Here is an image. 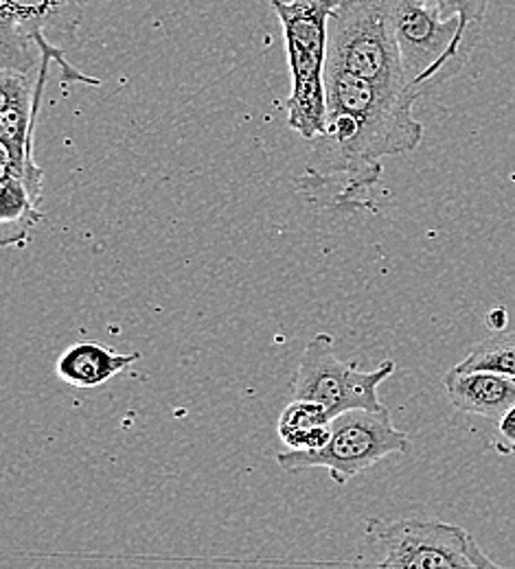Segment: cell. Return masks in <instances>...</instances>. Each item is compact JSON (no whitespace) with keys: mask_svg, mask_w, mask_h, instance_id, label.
I'll return each instance as SVG.
<instances>
[{"mask_svg":"<svg viewBox=\"0 0 515 569\" xmlns=\"http://www.w3.org/2000/svg\"><path fill=\"white\" fill-rule=\"evenodd\" d=\"M327 149H318L296 189L311 202L354 213L367 209L368 189L382 176V158L410 153L424 141L415 97L384 90L327 60Z\"/></svg>","mask_w":515,"mask_h":569,"instance_id":"cell-1","label":"cell"},{"mask_svg":"<svg viewBox=\"0 0 515 569\" xmlns=\"http://www.w3.org/2000/svg\"><path fill=\"white\" fill-rule=\"evenodd\" d=\"M281 20L293 92L286 101L288 126L305 141L327 134L325 71L329 53V20L343 0H268Z\"/></svg>","mask_w":515,"mask_h":569,"instance_id":"cell-2","label":"cell"},{"mask_svg":"<svg viewBox=\"0 0 515 569\" xmlns=\"http://www.w3.org/2000/svg\"><path fill=\"white\" fill-rule=\"evenodd\" d=\"M402 67L413 90L424 97L463 71L481 31L460 18H443L426 0H386Z\"/></svg>","mask_w":515,"mask_h":569,"instance_id":"cell-3","label":"cell"},{"mask_svg":"<svg viewBox=\"0 0 515 569\" xmlns=\"http://www.w3.org/2000/svg\"><path fill=\"white\" fill-rule=\"evenodd\" d=\"M363 563L377 568H498L460 526L370 517L365 523Z\"/></svg>","mask_w":515,"mask_h":569,"instance_id":"cell-4","label":"cell"},{"mask_svg":"<svg viewBox=\"0 0 515 569\" xmlns=\"http://www.w3.org/2000/svg\"><path fill=\"white\" fill-rule=\"evenodd\" d=\"M329 62L370 83L419 99L402 67L386 0H343L329 20Z\"/></svg>","mask_w":515,"mask_h":569,"instance_id":"cell-5","label":"cell"},{"mask_svg":"<svg viewBox=\"0 0 515 569\" xmlns=\"http://www.w3.org/2000/svg\"><path fill=\"white\" fill-rule=\"evenodd\" d=\"M408 433L393 426L388 410H347L331 419L329 438L320 449L298 451L288 449L277 456L286 471L327 469L336 485H347L379 460L408 453Z\"/></svg>","mask_w":515,"mask_h":569,"instance_id":"cell-6","label":"cell"},{"mask_svg":"<svg viewBox=\"0 0 515 569\" xmlns=\"http://www.w3.org/2000/svg\"><path fill=\"white\" fill-rule=\"evenodd\" d=\"M395 368V361L386 359L375 370H360L358 363L336 356L334 336L316 333L298 361L293 395L295 399L320 403L331 419L356 408L379 412L386 406L379 401L377 388Z\"/></svg>","mask_w":515,"mask_h":569,"instance_id":"cell-7","label":"cell"},{"mask_svg":"<svg viewBox=\"0 0 515 569\" xmlns=\"http://www.w3.org/2000/svg\"><path fill=\"white\" fill-rule=\"evenodd\" d=\"M88 0H0V44L27 42L44 36L58 49L77 40Z\"/></svg>","mask_w":515,"mask_h":569,"instance_id":"cell-8","label":"cell"},{"mask_svg":"<svg viewBox=\"0 0 515 569\" xmlns=\"http://www.w3.org/2000/svg\"><path fill=\"white\" fill-rule=\"evenodd\" d=\"M449 403L465 415L501 421L515 403V379L489 370H456L443 377Z\"/></svg>","mask_w":515,"mask_h":569,"instance_id":"cell-9","label":"cell"},{"mask_svg":"<svg viewBox=\"0 0 515 569\" xmlns=\"http://www.w3.org/2000/svg\"><path fill=\"white\" fill-rule=\"evenodd\" d=\"M141 359V353H117L110 347H103L92 340L77 342L69 347L56 363L58 377L79 390H90L108 383L119 372L128 370L135 361Z\"/></svg>","mask_w":515,"mask_h":569,"instance_id":"cell-10","label":"cell"},{"mask_svg":"<svg viewBox=\"0 0 515 569\" xmlns=\"http://www.w3.org/2000/svg\"><path fill=\"white\" fill-rule=\"evenodd\" d=\"M40 200L33 198V193L27 189V184L11 176H0V241L4 248H24L29 241L31 228L40 221L38 211Z\"/></svg>","mask_w":515,"mask_h":569,"instance_id":"cell-11","label":"cell"},{"mask_svg":"<svg viewBox=\"0 0 515 569\" xmlns=\"http://www.w3.org/2000/svg\"><path fill=\"white\" fill-rule=\"evenodd\" d=\"M329 412L309 399H295L279 417V438L288 449H320L329 438Z\"/></svg>","mask_w":515,"mask_h":569,"instance_id":"cell-12","label":"cell"},{"mask_svg":"<svg viewBox=\"0 0 515 569\" xmlns=\"http://www.w3.org/2000/svg\"><path fill=\"white\" fill-rule=\"evenodd\" d=\"M456 370H489L503 377L515 379V331H494L474 351L465 357L460 363L454 366Z\"/></svg>","mask_w":515,"mask_h":569,"instance_id":"cell-13","label":"cell"},{"mask_svg":"<svg viewBox=\"0 0 515 569\" xmlns=\"http://www.w3.org/2000/svg\"><path fill=\"white\" fill-rule=\"evenodd\" d=\"M426 2L435 7L443 18H460V22L467 29L481 31L492 0H426Z\"/></svg>","mask_w":515,"mask_h":569,"instance_id":"cell-14","label":"cell"},{"mask_svg":"<svg viewBox=\"0 0 515 569\" xmlns=\"http://www.w3.org/2000/svg\"><path fill=\"white\" fill-rule=\"evenodd\" d=\"M496 449L501 453H515V403L498 421V440Z\"/></svg>","mask_w":515,"mask_h":569,"instance_id":"cell-15","label":"cell"},{"mask_svg":"<svg viewBox=\"0 0 515 569\" xmlns=\"http://www.w3.org/2000/svg\"><path fill=\"white\" fill-rule=\"evenodd\" d=\"M487 325H489L492 333H494V331H505L507 325H509V313H507V309H505V307L492 309V311L487 313Z\"/></svg>","mask_w":515,"mask_h":569,"instance_id":"cell-16","label":"cell"},{"mask_svg":"<svg viewBox=\"0 0 515 569\" xmlns=\"http://www.w3.org/2000/svg\"><path fill=\"white\" fill-rule=\"evenodd\" d=\"M281 2H295V0H281Z\"/></svg>","mask_w":515,"mask_h":569,"instance_id":"cell-17","label":"cell"}]
</instances>
